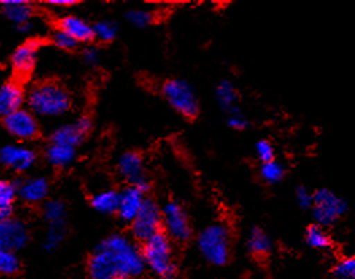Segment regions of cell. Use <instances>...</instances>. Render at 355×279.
Returning a JSON list of instances; mask_svg holds the SVG:
<instances>
[{
	"instance_id": "cell-22",
	"label": "cell",
	"mask_w": 355,
	"mask_h": 279,
	"mask_svg": "<svg viewBox=\"0 0 355 279\" xmlns=\"http://www.w3.org/2000/svg\"><path fill=\"white\" fill-rule=\"evenodd\" d=\"M91 205L102 215H115L119 206V192L115 189H105L92 196Z\"/></svg>"
},
{
	"instance_id": "cell-27",
	"label": "cell",
	"mask_w": 355,
	"mask_h": 279,
	"mask_svg": "<svg viewBox=\"0 0 355 279\" xmlns=\"http://www.w3.org/2000/svg\"><path fill=\"white\" fill-rule=\"evenodd\" d=\"M18 196L17 185L7 179H0V210L12 213V205Z\"/></svg>"
},
{
	"instance_id": "cell-11",
	"label": "cell",
	"mask_w": 355,
	"mask_h": 279,
	"mask_svg": "<svg viewBox=\"0 0 355 279\" xmlns=\"http://www.w3.org/2000/svg\"><path fill=\"white\" fill-rule=\"evenodd\" d=\"M37 161V154L25 145H6L0 147V163L6 168L22 173Z\"/></svg>"
},
{
	"instance_id": "cell-4",
	"label": "cell",
	"mask_w": 355,
	"mask_h": 279,
	"mask_svg": "<svg viewBox=\"0 0 355 279\" xmlns=\"http://www.w3.org/2000/svg\"><path fill=\"white\" fill-rule=\"evenodd\" d=\"M198 249L212 266H225L231 254L230 231L222 223L207 226L198 236Z\"/></svg>"
},
{
	"instance_id": "cell-7",
	"label": "cell",
	"mask_w": 355,
	"mask_h": 279,
	"mask_svg": "<svg viewBox=\"0 0 355 279\" xmlns=\"http://www.w3.org/2000/svg\"><path fill=\"white\" fill-rule=\"evenodd\" d=\"M132 237L138 242H146L155 233L162 232L161 206L152 199H146L135 219L130 223Z\"/></svg>"
},
{
	"instance_id": "cell-30",
	"label": "cell",
	"mask_w": 355,
	"mask_h": 279,
	"mask_svg": "<svg viewBox=\"0 0 355 279\" xmlns=\"http://www.w3.org/2000/svg\"><path fill=\"white\" fill-rule=\"evenodd\" d=\"M92 28H94V38H96L103 44L112 42L118 35V26L111 21H101L96 25L92 26Z\"/></svg>"
},
{
	"instance_id": "cell-8",
	"label": "cell",
	"mask_w": 355,
	"mask_h": 279,
	"mask_svg": "<svg viewBox=\"0 0 355 279\" xmlns=\"http://www.w3.org/2000/svg\"><path fill=\"white\" fill-rule=\"evenodd\" d=\"M162 231L171 240L185 243L192 236V227L184 208L178 201H168L162 208Z\"/></svg>"
},
{
	"instance_id": "cell-20",
	"label": "cell",
	"mask_w": 355,
	"mask_h": 279,
	"mask_svg": "<svg viewBox=\"0 0 355 279\" xmlns=\"http://www.w3.org/2000/svg\"><path fill=\"white\" fill-rule=\"evenodd\" d=\"M46 159L51 166L64 169L72 165L76 159V149L65 145L51 143L46 149Z\"/></svg>"
},
{
	"instance_id": "cell-19",
	"label": "cell",
	"mask_w": 355,
	"mask_h": 279,
	"mask_svg": "<svg viewBox=\"0 0 355 279\" xmlns=\"http://www.w3.org/2000/svg\"><path fill=\"white\" fill-rule=\"evenodd\" d=\"M4 15L17 25H25L30 22L33 15V7L25 0H4L1 1Z\"/></svg>"
},
{
	"instance_id": "cell-25",
	"label": "cell",
	"mask_w": 355,
	"mask_h": 279,
	"mask_svg": "<svg viewBox=\"0 0 355 279\" xmlns=\"http://www.w3.org/2000/svg\"><path fill=\"white\" fill-rule=\"evenodd\" d=\"M44 219L51 224H65L67 223V206L61 200H51L44 205Z\"/></svg>"
},
{
	"instance_id": "cell-13",
	"label": "cell",
	"mask_w": 355,
	"mask_h": 279,
	"mask_svg": "<svg viewBox=\"0 0 355 279\" xmlns=\"http://www.w3.org/2000/svg\"><path fill=\"white\" fill-rule=\"evenodd\" d=\"M146 200V193L137 185H128L119 192V206L116 215L126 223H131Z\"/></svg>"
},
{
	"instance_id": "cell-2",
	"label": "cell",
	"mask_w": 355,
	"mask_h": 279,
	"mask_svg": "<svg viewBox=\"0 0 355 279\" xmlns=\"http://www.w3.org/2000/svg\"><path fill=\"white\" fill-rule=\"evenodd\" d=\"M30 112L42 118H58L72 107L69 92L57 82H41L31 88L27 95Z\"/></svg>"
},
{
	"instance_id": "cell-24",
	"label": "cell",
	"mask_w": 355,
	"mask_h": 279,
	"mask_svg": "<svg viewBox=\"0 0 355 279\" xmlns=\"http://www.w3.org/2000/svg\"><path fill=\"white\" fill-rule=\"evenodd\" d=\"M305 242L311 249L327 250L331 247V237L329 232L323 227L313 224L305 231Z\"/></svg>"
},
{
	"instance_id": "cell-23",
	"label": "cell",
	"mask_w": 355,
	"mask_h": 279,
	"mask_svg": "<svg viewBox=\"0 0 355 279\" xmlns=\"http://www.w3.org/2000/svg\"><path fill=\"white\" fill-rule=\"evenodd\" d=\"M215 96H216V102L223 109L230 112L234 108H236L238 91H236L235 85L229 80H223L218 84L216 91H215Z\"/></svg>"
},
{
	"instance_id": "cell-31",
	"label": "cell",
	"mask_w": 355,
	"mask_h": 279,
	"mask_svg": "<svg viewBox=\"0 0 355 279\" xmlns=\"http://www.w3.org/2000/svg\"><path fill=\"white\" fill-rule=\"evenodd\" d=\"M332 276L335 279H355L354 256H347L340 259L332 270Z\"/></svg>"
},
{
	"instance_id": "cell-3",
	"label": "cell",
	"mask_w": 355,
	"mask_h": 279,
	"mask_svg": "<svg viewBox=\"0 0 355 279\" xmlns=\"http://www.w3.org/2000/svg\"><path fill=\"white\" fill-rule=\"evenodd\" d=\"M141 254L145 267L155 278H176L178 266L175 262L172 240L164 232H158L150 239L144 242L141 247Z\"/></svg>"
},
{
	"instance_id": "cell-26",
	"label": "cell",
	"mask_w": 355,
	"mask_h": 279,
	"mask_svg": "<svg viewBox=\"0 0 355 279\" xmlns=\"http://www.w3.org/2000/svg\"><path fill=\"white\" fill-rule=\"evenodd\" d=\"M65 233H67V223L65 224H51V226H48L45 240H44V249L48 253L55 251L61 246V243L64 242Z\"/></svg>"
},
{
	"instance_id": "cell-10",
	"label": "cell",
	"mask_w": 355,
	"mask_h": 279,
	"mask_svg": "<svg viewBox=\"0 0 355 279\" xmlns=\"http://www.w3.org/2000/svg\"><path fill=\"white\" fill-rule=\"evenodd\" d=\"M92 129V122L89 118L83 116L75 120L73 123H67L53 131L51 136V143H58L75 147L80 146L85 136Z\"/></svg>"
},
{
	"instance_id": "cell-6",
	"label": "cell",
	"mask_w": 355,
	"mask_h": 279,
	"mask_svg": "<svg viewBox=\"0 0 355 279\" xmlns=\"http://www.w3.org/2000/svg\"><path fill=\"white\" fill-rule=\"evenodd\" d=\"M347 201L330 189L323 188L313 193L312 216L316 224L323 228L335 224L347 212Z\"/></svg>"
},
{
	"instance_id": "cell-16",
	"label": "cell",
	"mask_w": 355,
	"mask_h": 279,
	"mask_svg": "<svg viewBox=\"0 0 355 279\" xmlns=\"http://www.w3.org/2000/svg\"><path fill=\"white\" fill-rule=\"evenodd\" d=\"M49 181L45 177L26 178L19 185H17L18 196L28 204H38L44 201L49 195Z\"/></svg>"
},
{
	"instance_id": "cell-38",
	"label": "cell",
	"mask_w": 355,
	"mask_h": 279,
	"mask_svg": "<svg viewBox=\"0 0 355 279\" xmlns=\"http://www.w3.org/2000/svg\"><path fill=\"white\" fill-rule=\"evenodd\" d=\"M48 3L51 6H57V7H69V6L76 4L77 1L75 0H51Z\"/></svg>"
},
{
	"instance_id": "cell-29",
	"label": "cell",
	"mask_w": 355,
	"mask_h": 279,
	"mask_svg": "<svg viewBox=\"0 0 355 279\" xmlns=\"http://www.w3.org/2000/svg\"><path fill=\"white\" fill-rule=\"evenodd\" d=\"M21 264L17 254L11 250L0 247V273L4 276H14L18 273Z\"/></svg>"
},
{
	"instance_id": "cell-9",
	"label": "cell",
	"mask_w": 355,
	"mask_h": 279,
	"mask_svg": "<svg viewBox=\"0 0 355 279\" xmlns=\"http://www.w3.org/2000/svg\"><path fill=\"white\" fill-rule=\"evenodd\" d=\"M4 128L19 141H31L40 134V125L35 115L22 108L4 118Z\"/></svg>"
},
{
	"instance_id": "cell-35",
	"label": "cell",
	"mask_w": 355,
	"mask_h": 279,
	"mask_svg": "<svg viewBox=\"0 0 355 279\" xmlns=\"http://www.w3.org/2000/svg\"><path fill=\"white\" fill-rule=\"evenodd\" d=\"M229 114L230 116L227 123H229L230 127L238 129V131H242V129L248 128L249 122H248L246 116L241 112V109L238 107L234 108L232 111H230Z\"/></svg>"
},
{
	"instance_id": "cell-37",
	"label": "cell",
	"mask_w": 355,
	"mask_h": 279,
	"mask_svg": "<svg viewBox=\"0 0 355 279\" xmlns=\"http://www.w3.org/2000/svg\"><path fill=\"white\" fill-rule=\"evenodd\" d=\"M83 57H84V61L88 65L94 66V65H98L99 61H101V51H99V49H96L95 46H89L84 51Z\"/></svg>"
},
{
	"instance_id": "cell-5",
	"label": "cell",
	"mask_w": 355,
	"mask_h": 279,
	"mask_svg": "<svg viewBox=\"0 0 355 279\" xmlns=\"http://www.w3.org/2000/svg\"><path fill=\"white\" fill-rule=\"evenodd\" d=\"M162 95L169 105L187 119H193L199 114V102L189 82L181 78L168 80L162 85Z\"/></svg>"
},
{
	"instance_id": "cell-28",
	"label": "cell",
	"mask_w": 355,
	"mask_h": 279,
	"mask_svg": "<svg viewBox=\"0 0 355 279\" xmlns=\"http://www.w3.org/2000/svg\"><path fill=\"white\" fill-rule=\"evenodd\" d=\"M259 174L266 183H277L285 176V168L281 162L273 159L261 165Z\"/></svg>"
},
{
	"instance_id": "cell-1",
	"label": "cell",
	"mask_w": 355,
	"mask_h": 279,
	"mask_svg": "<svg viewBox=\"0 0 355 279\" xmlns=\"http://www.w3.org/2000/svg\"><path fill=\"white\" fill-rule=\"evenodd\" d=\"M145 270L141 249L123 233L103 239L88 260L89 279H137Z\"/></svg>"
},
{
	"instance_id": "cell-18",
	"label": "cell",
	"mask_w": 355,
	"mask_h": 279,
	"mask_svg": "<svg viewBox=\"0 0 355 279\" xmlns=\"http://www.w3.org/2000/svg\"><path fill=\"white\" fill-rule=\"evenodd\" d=\"M58 30L71 35L77 44L89 42L94 39V28L85 19L76 15H67L60 19Z\"/></svg>"
},
{
	"instance_id": "cell-34",
	"label": "cell",
	"mask_w": 355,
	"mask_h": 279,
	"mask_svg": "<svg viewBox=\"0 0 355 279\" xmlns=\"http://www.w3.org/2000/svg\"><path fill=\"white\" fill-rule=\"evenodd\" d=\"M53 44L60 48V49H64V51H72L77 46V42L71 37L68 35L67 33L61 31L57 28V31L53 34Z\"/></svg>"
},
{
	"instance_id": "cell-39",
	"label": "cell",
	"mask_w": 355,
	"mask_h": 279,
	"mask_svg": "<svg viewBox=\"0 0 355 279\" xmlns=\"http://www.w3.org/2000/svg\"><path fill=\"white\" fill-rule=\"evenodd\" d=\"M31 27H33V25H31V22H27V24H25V25L19 26L21 31H25V33H27V31H30V28H31Z\"/></svg>"
},
{
	"instance_id": "cell-17",
	"label": "cell",
	"mask_w": 355,
	"mask_h": 279,
	"mask_svg": "<svg viewBox=\"0 0 355 279\" xmlns=\"http://www.w3.org/2000/svg\"><path fill=\"white\" fill-rule=\"evenodd\" d=\"M25 102V92L22 87L14 81H10L0 87V116L7 115L21 109Z\"/></svg>"
},
{
	"instance_id": "cell-33",
	"label": "cell",
	"mask_w": 355,
	"mask_h": 279,
	"mask_svg": "<svg viewBox=\"0 0 355 279\" xmlns=\"http://www.w3.org/2000/svg\"><path fill=\"white\" fill-rule=\"evenodd\" d=\"M255 152H257V156L259 158V161H261L262 163L275 159V147H273V145H272L269 141H266V139H261V141L257 142V145H255Z\"/></svg>"
},
{
	"instance_id": "cell-14",
	"label": "cell",
	"mask_w": 355,
	"mask_h": 279,
	"mask_svg": "<svg viewBox=\"0 0 355 279\" xmlns=\"http://www.w3.org/2000/svg\"><path fill=\"white\" fill-rule=\"evenodd\" d=\"M118 174L130 185H138L145 181V163L139 152H126L119 155L116 162Z\"/></svg>"
},
{
	"instance_id": "cell-15",
	"label": "cell",
	"mask_w": 355,
	"mask_h": 279,
	"mask_svg": "<svg viewBox=\"0 0 355 279\" xmlns=\"http://www.w3.org/2000/svg\"><path fill=\"white\" fill-rule=\"evenodd\" d=\"M41 48V42L38 39H28L24 45H21L17 51H14L11 64L12 69L17 75L27 76L33 72L37 64L38 51Z\"/></svg>"
},
{
	"instance_id": "cell-21",
	"label": "cell",
	"mask_w": 355,
	"mask_h": 279,
	"mask_svg": "<svg viewBox=\"0 0 355 279\" xmlns=\"http://www.w3.org/2000/svg\"><path fill=\"white\" fill-rule=\"evenodd\" d=\"M248 250L254 256H266L273 250L272 237L262 228L254 227L248 236Z\"/></svg>"
},
{
	"instance_id": "cell-36",
	"label": "cell",
	"mask_w": 355,
	"mask_h": 279,
	"mask_svg": "<svg viewBox=\"0 0 355 279\" xmlns=\"http://www.w3.org/2000/svg\"><path fill=\"white\" fill-rule=\"evenodd\" d=\"M296 201L302 209H311L313 203V193H311L305 186H299L296 189Z\"/></svg>"
},
{
	"instance_id": "cell-12",
	"label": "cell",
	"mask_w": 355,
	"mask_h": 279,
	"mask_svg": "<svg viewBox=\"0 0 355 279\" xmlns=\"http://www.w3.org/2000/svg\"><path fill=\"white\" fill-rule=\"evenodd\" d=\"M28 240V231L25 224L11 217L0 222V247L18 251L24 249Z\"/></svg>"
},
{
	"instance_id": "cell-32",
	"label": "cell",
	"mask_w": 355,
	"mask_h": 279,
	"mask_svg": "<svg viewBox=\"0 0 355 279\" xmlns=\"http://www.w3.org/2000/svg\"><path fill=\"white\" fill-rule=\"evenodd\" d=\"M126 19L130 25L144 28V27L152 25L154 22V15H153L152 11L135 8V10H130L127 12Z\"/></svg>"
}]
</instances>
